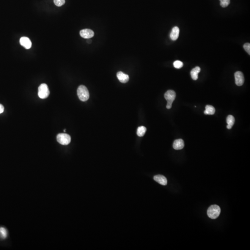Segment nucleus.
I'll use <instances>...</instances> for the list:
<instances>
[{
    "mask_svg": "<svg viewBox=\"0 0 250 250\" xmlns=\"http://www.w3.org/2000/svg\"><path fill=\"white\" fill-rule=\"evenodd\" d=\"M215 112H216V109L213 106L207 105L205 107V110L204 111V113L205 114L213 115L215 114Z\"/></svg>",
    "mask_w": 250,
    "mask_h": 250,
    "instance_id": "obj_15",
    "label": "nucleus"
},
{
    "mask_svg": "<svg viewBox=\"0 0 250 250\" xmlns=\"http://www.w3.org/2000/svg\"><path fill=\"white\" fill-rule=\"evenodd\" d=\"M4 110V108L3 105L0 104V114L3 113Z\"/></svg>",
    "mask_w": 250,
    "mask_h": 250,
    "instance_id": "obj_22",
    "label": "nucleus"
},
{
    "mask_svg": "<svg viewBox=\"0 0 250 250\" xmlns=\"http://www.w3.org/2000/svg\"><path fill=\"white\" fill-rule=\"evenodd\" d=\"M65 131H66V130H65H65H64V132H65Z\"/></svg>",
    "mask_w": 250,
    "mask_h": 250,
    "instance_id": "obj_24",
    "label": "nucleus"
},
{
    "mask_svg": "<svg viewBox=\"0 0 250 250\" xmlns=\"http://www.w3.org/2000/svg\"><path fill=\"white\" fill-rule=\"evenodd\" d=\"M221 211V208L219 206L213 205L207 209V216L211 219H216L220 216Z\"/></svg>",
    "mask_w": 250,
    "mask_h": 250,
    "instance_id": "obj_2",
    "label": "nucleus"
},
{
    "mask_svg": "<svg viewBox=\"0 0 250 250\" xmlns=\"http://www.w3.org/2000/svg\"><path fill=\"white\" fill-rule=\"evenodd\" d=\"M81 36L84 39H88L92 38L94 35V33L92 30L84 29L80 32Z\"/></svg>",
    "mask_w": 250,
    "mask_h": 250,
    "instance_id": "obj_7",
    "label": "nucleus"
},
{
    "mask_svg": "<svg viewBox=\"0 0 250 250\" xmlns=\"http://www.w3.org/2000/svg\"><path fill=\"white\" fill-rule=\"evenodd\" d=\"M176 97V94L175 91L172 90H169L164 94V98L167 101L166 108L171 109L172 107L173 102H174Z\"/></svg>",
    "mask_w": 250,
    "mask_h": 250,
    "instance_id": "obj_3",
    "label": "nucleus"
},
{
    "mask_svg": "<svg viewBox=\"0 0 250 250\" xmlns=\"http://www.w3.org/2000/svg\"><path fill=\"white\" fill-rule=\"evenodd\" d=\"M227 128L228 129H231L233 126V125L235 122V117H233L232 115H228L227 118Z\"/></svg>",
    "mask_w": 250,
    "mask_h": 250,
    "instance_id": "obj_14",
    "label": "nucleus"
},
{
    "mask_svg": "<svg viewBox=\"0 0 250 250\" xmlns=\"http://www.w3.org/2000/svg\"><path fill=\"white\" fill-rule=\"evenodd\" d=\"M87 43H89V44H90V43H91V42H92V41H91V40H90V39H88V40H87Z\"/></svg>",
    "mask_w": 250,
    "mask_h": 250,
    "instance_id": "obj_23",
    "label": "nucleus"
},
{
    "mask_svg": "<svg viewBox=\"0 0 250 250\" xmlns=\"http://www.w3.org/2000/svg\"><path fill=\"white\" fill-rule=\"evenodd\" d=\"M173 65L176 69H180L183 66V64L182 62H181L179 60H177L173 63Z\"/></svg>",
    "mask_w": 250,
    "mask_h": 250,
    "instance_id": "obj_19",
    "label": "nucleus"
},
{
    "mask_svg": "<svg viewBox=\"0 0 250 250\" xmlns=\"http://www.w3.org/2000/svg\"><path fill=\"white\" fill-rule=\"evenodd\" d=\"M243 47L245 50L250 55V43H246L244 44Z\"/></svg>",
    "mask_w": 250,
    "mask_h": 250,
    "instance_id": "obj_21",
    "label": "nucleus"
},
{
    "mask_svg": "<svg viewBox=\"0 0 250 250\" xmlns=\"http://www.w3.org/2000/svg\"><path fill=\"white\" fill-rule=\"evenodd\" d=\"M77 93L79 99L82 102H86L89 99V92L86 86L84 85L79 86L77 90Z\"/></svg>",
    "mask_w": 250,
    "mask_h": 250,
    "instance_id": "obj_1",
    "label": "nucleus"
},
{
    "mask_svg": "<svg viewBox=\"0 0 250 250\" xmlns=\"http://www.w3.org/2000/svg\"><path fill=\"white\" fill-rule=\"evenodd\" d=\"M117 77L120 82L121 83L125 84L128 82V81L129 79V77L128 75L124 73L122 71H119L117 72Z\"/></svg>",
    "mask_w": 250,
    "mask_h": 250,
    "instance_id": "obj_9",
    "label": "nucleus"
},
{
    "mask_svg": "<svg viewBox=\"0 0 250 250\" xmlns=\"http://www.w3.org/2000/svg\"><path fill=\"white\" fill-rule=\"evenodd\" d=\"M220 5L222 7H226L230 4V0H220Z\"/></svg>",
    "mask_w": 250,
    "mask_h": 250,
    "instance_id": "obj_18",
    "label": "nucleus"
},
{
    "mask_svg": "<svg viewBox=\"0 0 250 250\" xmlns=\"http://www.w3.org/2000/svg\"><path fill=\"white\" fill-rule=\"evenodd\" d=\"M201 71V68L199 66H196L192 70L191 72V76L194 80H196L198 78V74Z\"/></svg>",
    "mask_w": 250,
    "mask_h": 250,
    "instance_id": "obj_13",
    "label": "nucleus"
},
{
    "mask_svg": "<svg viewBox=\"0 0 250 250\" xmlns=\"http://www.w3.org/2000/svg\"><path fill=\"white\" fill-rule=\"evenodd\" d=\"M7 232L6 229L4 227H0V237L2 239H4L7 237Z\"/></svg>",
    "mask_w": 250,
    "mask_h": 250,
    "instance_id": "obj_17",
    "label": "nucleus"
},
{
    "mask_svg": "<svg viewBox=\"0 0 250 250\" xmlns=\"http://www.w3.org/2000/svg\"><path fill=\"white\" fill-rule=\"evenodd\" d=\"M147 128L144 126L139 127L137 129V134L139 137H142L146 133Z\"/></svg>",
    "mask_w": 250,
    "mask_h": 250,
    "instance_id": "obj_16",
    "label": "nucleus"
},
{
    "mask_svg": "<svg viewBox=\"0 0 250 250\" xmlns=\"http://www.w3.org/2000/svg\"><path fill=\"white\" fill-rule=\"evenodd\" d=\"M20 44L26 49H29L31 47L32 42L27 37H21L20 40Z\"/></svg>",
    "mask_w": 250,
    "mask_h": 250,
    "instance_id": "obj_8",
    "label": "nucleus"
},
{
    "mask_svg": "<svg viewBox=\"0 0 250 250\" xmlns=\"http://www.w3.org/2000/svg\"><path fill=\"white\" fill-rule=\"evenodd\" d=\"M57 141L62 145H68L71 141V137L66 133H59L57 135Z\"/></svg>",
    "mask_w": 250,
    "mask_h": 250,
    "instance_id": "obj_5",
    "label": "nucleus"
},
{
    "mask_svg": "<svg viewBox=\"0 0 250 250\" xmlns=\"http://www.w3.org/2000/svg\"><path fill=\"white\" fill-rule=\"evenodd\" d=\"M179 28L177 26H175L173 28L170 34V38L172 40H176L178 39L179 37Z\"/></svg>",
    "mask_w": 250,
    "mask_h": 250,
    "instance_id": "obj_12",
    "label": "nucleus"
},
{
    "mask_svg": "<svg viewBox=\"0 0 250 250\" xmlns=\"http://www.w3.org/2000/svg\"><path fill=\"white\" fill-rule=\"evenodd\" d=\"M154 180L161 185H166L167 184V180L166 178L163 175H156L154 177Z\"/></svg>",
    "mask_w": 250,
    "mask_h": 250,
    "instance_id": "obj_11",
    "label": "nucleus"
},
{
    "mask_svg": "<svg viewBox=\"0 0 250 250\" xmlns=\"http://www.w3.org/2000/svg\"><path fill=\"white\" fill-rule=\"evenodd\" d=\"M184 147V142L182 139H176L173 144V147L175 150H178L182 149Z\"/></svg>",
    "mask_w": 250,
    "mask_h": 250,
    "instance_id": "obj_10",
    "label": "nucleus"
},
{
    "mask_svg": "<svg viewBox=\"0 0 250 250\" xmlns=\"http://www.w3.org/2000/svg\"><path fill=\"white\" fill-rule=\"evenodd\" d=\"M55 4L58 7H61L65 4V0H54Z\"/></svg>",
    "mask_w": 250,
    "mask_h": 250,
    "instance_id": "obj_20",
    "label": "nucleus"
},
{
    "mask_svg": "<svg viewBox=\"0 0 250 250\" xmlns=\"http://www.w3.org/2000/svg\"><path fill=\"white\" fill-rule=\"evenodd\" d=\"M50 95V91L47 84H41L38 88V96L41 99H45Z\"/></svg>",
    "mask_w": 250,
    "mask_h": 250,
    "instance_id": "obj_4",
    "label": "nucleus"
},
{
    "mask_svg": "<svg viewBox=\"0 0 250 250\" xmlns=\"http://www.w3.org/2000/svg\"><path fill=\"white\" fill-rule=\"evenodd\" d=\"M235 84L237 86H241L243 85L245 81L244 75L241 71H237L235 74Z\"/></svg>",
    "mask_w": 250,
    "mask_h": 250,
    "instance_id": "obj_6",
    "label": "nucleus"
}]
</instances>
